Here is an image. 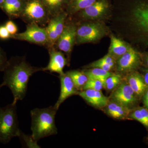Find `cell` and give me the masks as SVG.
Here are the masks:
<instances>
[{"mask_svg": "<svg viewBox=\"0 0 148 148\" xmlns=\"http://www.w3.org/2000/svg\"><path fill=\"white\" fill-rule=\"evenodd\" d=\"M88 79H97L105 82L106 79L112 74L110 71H107L99 68H93L83 71Z\"/></svg>", "mask_w": 148, "mask_h": 148, "instance_id": "cb8c5ba5", "label": "cell"}, {"mask_svg": "<svg viewBox=\"0 0 148 148\" xmlns=\"http://www.w3.org/2000/svg\"><path fill=\"white\" fill-rule=\"evenodd\" d=\"M11 38L49 47V40L46 28L41 27L35 23L28 24L24 32L12 35Z\"/></svg>", "mask_w": 148, "mask_h": 148, "instance_id": "8992f818", "label": "cell"}, {"mask_svg": "<svg viewBox=\"0 0 148 148\" xmlns=\"http://www.w3.org/2000/svg\"><path fill=\"white\" fill-rule=\"evenodd\" d=\"M107 32L105 24L101 22L82 24L77 27L75 43L82 44L94 42L105 36Z\"/></svg>", "mask_w": 148, "mask_h": 148, "instance_id": "5b68a950", "label": "cell"}, {"mask_svg": "<svg viewBox=\"0 0 148 148\" xmlns=\"http://www.w3.org/2000/svg\"><path fill=\"white\" fill-rule=\"evenodd\" d=\"M131 48L128 44L112 35L108 53L116 61Z\"/></svg>", "mask_w": 148, "mask_h": 148, "instance_id": "ac0fdd59", "label": "cell"}, {"mask_svg": "<svg viewBox=\"0 0 148 148\" xmlns=\"http://www.w3.org/2000/svg\"><path fill=\"white\" fill-rule=\"evenodd\" d=\"M4 0H0V7L1 8L2 5L3 3Z\"/></svg>", "mask_w": 148, "mask_h": 148, "instance_id": "e575fe53", "label": "cell"}, {"mask_svg": "<svg viewBox=\"0 0 148 148\" xmlns=\"http://www.w3.org/2000/svg\"><path fill=\"white\" fill-rule=\"evenodd\" d=\"M104 88L103 82L98 80L88 79L83 90L91 89L101 90Z\"/></svg>", "mask_w": 148, "mask_h": 148, "instance_id": "4316f807", "label": "cell"}, {"mask_svg": "<svg viewBox=\"0 0 148 148\" xmlns=\"http://www.w3.org/2000/svg\"><path fill=\"white\" fill-rule=\"evenodd\" d=\"M132 13L137 27L148 35V4H140L135 8Z\"/></svg>", "mask_w": 148, "mask_h": 148, "instance_id": "e0dca14e", "label": "cell"}, {"mask_svg": "<svg viewBox=\"0 0 148 148\" xmlns=\"http://www.w3.org/2000/svg\"><path fill=\"white\" fill-rule=\"evenodd\" d=\"M6 54L0 47V72L3 71L8 64Z\"/></svg>", "mask_w": 148, "mask_h": 148, "instance_id": "f1b7e54d", "label": "cell"}, {"mask_svg": "<svg viewBox=\"0 0 148 148\" xmlns=\"http://www.w3.org/2000/svg\"><path fill=\"white\" fill-rule=\"evenodd\" d=\"M77 27L76 24L73 23L65 24L63 32L56 45L58 49L69 55L76 43Z\"/></svg>", "mask_w": 148, "mask_h": 148, "instance_id": "9c48e42d", "label": "cell"}, {"mask_svg": "<svg viewBox=\"0 0 148 148\" xmlns=\"http://www.w3.org/2000/svg\"><path fill=\"white\" fill-rule=\"evenodd\" d=\"M77 95L88 104L96 108H104L109 101V98L103 95L101 90L85 89L78 91Z\"/></svg>", "mask_w": 148, "mask_h": 148, "instance_id": "5bb4252c", "label": "cell"}, {"mask_svg": "<svg viewBox=\"0 0 148 148\" xmlns=\"http://www.w3.org/2000/svg\"><path fill=\"white\" fill-rule=\"evenodd\" d=\"M1 84H0V90H1Z\"/></svg>", "mask_w": 148, "mask_h": 148, "instance_id": "d590c367", "label": "cell"}, {"mask_svg": "<svg viewBox=\"0 0 148 148\" xmlns=\"http://www.w3.org/2000/svg\"><path fill=\"white\" fill-rule=\"evenodd\" d=\"M11 35L8 31L5 26L0 27V38L3 40L11 38Z\"/></svg>", "mask_w": 148, "mask_h": 148, "instance_id": "4dcf8cb0", "label": "cell"}, {"mask_svg": "<svg viewBox=\"0 0 148 148\" xmlns=\"http://www.w3.org/2000/svg\"><path fill=\"white\" fill-rule=\"evenodd\" d=\"M140 63V55L132 47L116 60V71L121 73H129L137 69Z\"/></svg>", "mask_w": 148, "mask_h": 148, "instance_id": "8fae6325", "label": "cell"}, {"mask_svg": "<svg viewBox=\"0 0 148 148\" xmlns=\"http://www.w3.org/2000/svg\"><path fill=\"white\" fill-rule=\"evenodd\" d=\"M97 0H69L66 9L68 14H75L89 6Z\"/></svg>", "mask_w": 148, "mask_h": 148, "instance_id": "44dd1931", "label": "cell"}, {"mask_svg": "<svg viewBox=\"0 0 148 148\" xmlns=\"http://www.w3.org/2000/svg\"><path fill=\"white\" fill-rule=\"evenodd\" d=\"M47 9L51 18L66 11L69 0H42Z\"/></svg>", "mask_w": 148, "mask_h": 148, "instance_id": "ffe728a7", "label": "cell"}, {"mask_svg": "<svg viewBox=\"0 0 148 148\" xmlns=\"http://www.w3.org/2000/svg\"><path fill=\"white\" fill-rule=\"evenodd\" d=\"M26 1V0H4L1 8L10 17H20Z\"/></svg>", "mask_w": 148, "mask_h": 148, "instance_id": "d6986e66", "label": "cell"}, {"mask_svg": "<svg viewBox=\"0 0 148 148\" xmlns=\"http://www.w3.org/2000/svg\"><path fill=\"white\" fill-rule=\"evenodd\" d=\"M109 98V100L116 101L130 109L131 107L135 106L139 98L125 80L123 79L112 90Z\"/></svg>", "mask_w": 148, "mask_h": 148, "instance_id": "52a82bcc", "label": "cell"}, {"mask_svg": "<svg viewBox=\"0 0 148 148\" xmlns=\"http://www.w3.org/2000/svg\"><path fill=\"white\" fill-rule=\"evenodd\" d=\"M143 76L145 82L147 85L148 86V70L146 71L145 73H144V75Z\"/></svg>", "mask_w": 148, "mask_h": 148, "instance_id": "d6a6232c", "label": "cell"}, {"mask_svg": "<svg viewBox=\"0 0 148 148\" xmlns=\"http://www.w3.org/2000/svg\"><path fill=\"white\" fill-rule=\"evenodd\" d=\"M21 144L23 147L30 148H40L38 144V141H36L32 137V135H27L20 130L18 136Z\"/></svg>", "mask_w": 148, "mask_h": 148, "instance_id": "d4e9b609", "label": "cell"}, {"mask_svg": "<svg viewBox=\"0 0 148 148\" xmlns=\"http://www.w3.org/2000/svg\"><path fill=\"white\" fill-rule=\"evenodd\" d=\"M16 103L12 102L0 107V143L6 144L18 137L20 131L16 111Z\"/></svg>", "mask_w": 148, "mask_h": 148, "instance_id": "3957f363", "label": "cell"}, {"mask_svg": "<svg viewBox=\"0 0 148 148\" xmlns=\"http://www.w3.org/2000/svg\"><path fill=\"white\" fill-rule=\"evenodd\" d=\"M40 71H42V68L32 66L25 57H13L9 60L4 70L1 86L8 87L13 95V102L17 103L25 98L30 77Z\"/></svg>", "mask_w": 148, "mask_h": 148, "instance_id": "6da1fadb", "label": "cell"}, {"mask_svg": "<svg viewBox=\"0 0 148 148\" xmlns=\"http://www.w3.org/2000/svg\"><path fill=\"white\" fill-rule=\"evenodd\" d=\"M125 79L138 98L143 97L148 88L143 76L138 72L134 71L130 72Z\"/></svg>", "mask_w": 148, "mask_h": 148, "instance_id": "2e32d148", "label": "cell"}, {"mask_svg": "<svg viewBox=\"0 0 148 148\" xmlns=\"http://www.w3.org/2000/svg\"><path fill=\"white\" fill-rule=\"evenodd\" d=\"M68 14L66 11L53 16L45 27L49 42V47H53L64 30Z\"/></svg>", "mask_w": 148, "mask_h": 148, "instance_id": "ba28073f", "label": "cell"}, {"mask_svg": "<svg viewBox=\"0 0 148 148\" xmlns=\"http://www.w3.org/2000/svg\"><path fill=\"white\" fill-rule=\"evenodd\" d=\"M57 111L53 106L44 108H36L31 111L32 135L36 141L57 134L55 123Z\"/></svg>", "mask_w": 148, "mask_h": 148, "instance_id": "7a4b0ae2", "label": "cell"}, {"mask_svg": "<svg viewBox=\"0 0 148 148\" xmlns=\"http://www.w3.org/2000/svg\"><path fill=\"white\" fill-rule=\"evenodd\" d=\"M93 68H99L107 71H110L112 69H113L109 64H107L105 61H103L102 58L92 62L91 64L86 66V68L87 69Z\"/></svg>", "mask_w": 148, "mask_h": 148, "instance_id": "83f0119b", "label": "cell"}, {"mask_svg": "<svg viewBox=\"0 0 148 148\" xmlns=\"http://www.w3.org/2000/svg\"><path fill=\"white\" fill-rule=\"evenodd\" d=\"M104 108L105 112L112 117L117 119H129L131 109L116 101L109 100L108 105Z\"/></svg>", "mask_w": 148, "mask_h": 148, "instance_id": "9a60e30c", "label": "cell"}, {"mask_svg": "<svg viewBox=\"0 0 148 148\" xmlns=\"http://www.w3.org/2000/svg\"><path fill=\"white\" fill-rule=\"evenodd\" d=\"M49 49V62L46 67L42 68L43 71H48L51 73H57L59 75L64 73L63 70L68 64V61L65 56L61 51L56 50L53 47Z\"/></svg>", "mask_w": 148, "mask_h": 148, "instance_id": "7c38bea8", "label": "cell"}, {"mask_svg": "<svg viewBox=\"0 0 148 148\" xmlns=\"http://www.w3.org/2000/svg\"><path fill=\"white\" fill-rule=\"evenodd\" d=\"M59 78L61 84V91L58 100L54 105L58 110L67 98L72 95H77L79 91L71 78L66 73L59 75Z\"/></svg>", "mask_w": 148, "mask_h": 148, "instance_id": "4fadbf2b", "label": "cell"}, {"mask_svg": "<svg viewBox=\"0 0 148 148\" xmlns=\"http://www.w3.org/2000/svg\"><path fill=\"white\" fill-rule=\"evenodd\" d=\"M5 27L11 35L15 34L18 31L17 27L15 24L12 21H8L6 23Z\"/></svg>", "mask_w": 148, "mask_h": 148, "instance_id": "f546056e", "label": "cell"}, {"mask_svg": "<svg viewBox=\"0 0 148 148\" xmlns=\"http://www.w3.org/2000/svg\"><path fill=\"white\" fill-rule=\"evenodd\" d=\"M122 77L119 74H112L103 83L104 88L108 91L113 90L120 83Z\"/></svg>", "mask_w": 148, "mask_h": 148, "instance_id": "484cf974", "label": "cell"}, {"mask_svg": "<svg viewBox=\"0 0 148 148\" xmlns=\"http://www.w3.org/2000/svg\"><path fill=\"white\" fill-rule=\"evenodd\" d=\"M144 62H145V65L148 69V55L145 58Z\"/></svg>", "mask_w": 148, "mask_h": 148, "instance_id": "836d02e7", "label": "cell"}, {"mask_svg": "<svg viewBox=\"0 0 148 148\" xmlns=\"http://www.w3.org/2000/svg\"><path fill=\"white\" fill-rule=\"evenodd\" d=\"M110 8V0H97L91 5L77 13L80 18L83 19H99L108 13Z\"/></svg>", "mask_w": 148, "mask_h": 148, "instance_id": "30bf717a", "label": "cell"}, {"mask_svg": "<svg viewBox=\"0 0 148 148\" xmlns=\"http://www.w3.org/2000/svg\"><path fill=\"white\" fill-rule=\"evenodd\" d=\"M71 79L77 90L81 91L88 80V77L83 71H71L66 73Z\"/></svg>", "mask_w": 148, "mask_h": 148, "instance_id": "7402d4cb", "label": "cell"}, {"mask_svg": "<svg viewBox=\"0 0 148 148\" xmlns=\"http://www.w3.org/2000/svg\"><path fill=\"white\" fill-rule=\"evenodd\" d=\"M20 17L27 24L35 23L41 26L48 24L51 19L42 0H26Z\"/></svg>", "mask_w": 148, "mask_h": 148, "instance_id": "277c9868", "label": "cell"}, {"mask_svg": "<svg viewBox=\"0 0 148 148\" xmlns=\"http://www.w3.org/2000/svg\"><path fill=\"white\" fill-rule=\"evenodd\" d=\"M143 102L146 108L148 109V88L143 94Z\"/></svg>", "mask_w": 148, "mask_h": 148, "instance_id": "1f68e13d", "label": "cell"}, {"mask_svg": "<svg viewBox=\"0 0 148 148\" xmlns=\"http://www.w3.org/2000/svg\"><path fill=\"white\" fill-rule=\"evenodd\" d=\"M129 118L140 122L148 129V109L147 108L138 107L131 109Z\"/></svg>", "mask_w": 148, "mask_h": 148, "instance_id": "603a6c76", "label": "cell"}]
</instances>
